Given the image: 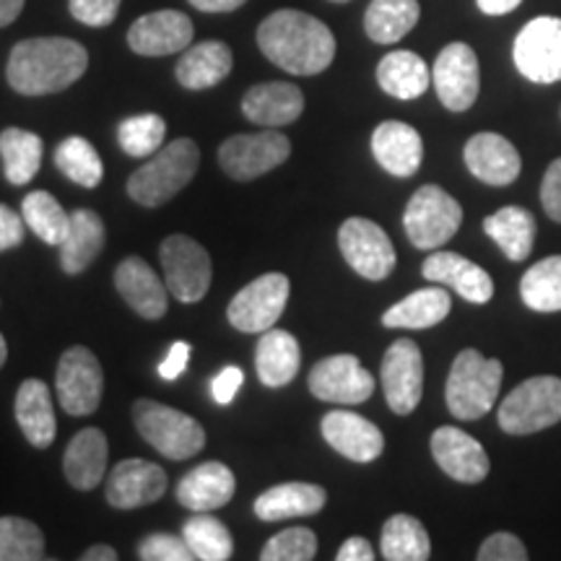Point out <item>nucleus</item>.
I'll return each instance as SVG.
<instances>
[{"label": "nucleus", "mask_w": 561, "mask_h": 561, "mask_svg": "<svg viewBox=\"0 0 561 561\" xmlns=\"http://www.w3.org/2000/svg\"><path fill=\"white\" fill-rule=\"evenodd\" d=\"M257 47L273 66L294 76H318L335 58L331 26L297 9L273 11L257 26Z\"/></svg>", "instance_id": "obj_1"}, {"label": "nucleus", "mask_w": 561, "mask_h": 561, "mask_svg": "<svg viewBox=\"0 0 561 561\" xmlns=\"http://www.w3.org/2000/svg\"><path fill=\"white\" fill-rule=\"evenodd\" d=\"M89 53L68 37L21 39L9 55L5 79L24 96L58 94L87 73Z\"/></svg>", "instance_id": "obj_2"}, {"label": "nucleus", "mask_w": 561, "mask_h": 561, "mask_svg": "<svg viewBox=\"0 0 561 561\" xmlns=\"http://www.w3.org/2000/svg\"><path fill=\"white\" fill-rule=\"evenodd\" d=\"M201 164V149L193 138H178L159 149L140 170L130 174L128 195L140 206L159 208L191 185Z\"/></svg>", "instance_id": "obj_3"}, {"label": "nucleus", "mask_w": 561, "mask_h": 561, "mask_svg": "<svg viewBox=\"0 0 561 561\" xmlns=\"http://www.w3.org/2000/svg\"><path fill=\"white\" fill-rule=\"evenodd\" d=\"M502 377L504 369L500 359H486L481 351L462 348L447 375V409L458 421L483 419L496 405Z\"/></svg>", "instance_id": "obj_4"}, {"label": "nucleus", "mask_w": 561, "mask_h": 561, "mask_svg": "<svg viewBox=\"0 0 561 561\" xmlns=\"http://www.w3.org/2000/svg\"><path fill=\"white\" fill-rule=\"evenodd\" d=\"M133 424L153 450L170 460H191L206 447V432L198 421L149 398L133 403Z\"/></svg>", "instance_id": "obj_5"}, {"label": "nucleus", "mask_w": 561, "mask_h": 561, "mask_svg": "<svg viewBox=\"0 0 561 561\" xmlns=\"http://www.w3.org/2000/svg\"><path fill=\"white\" fill-rule=\"evenodd\" d=\"M496 419L512 437L551 430L561 421V380L553 375L528 377L504 398Z\"/></svg>", "instance_id": "obj_6"}, {"label": "nucleus", "mask_w": 561, "mask_h": 561, "mask_svg": "<svg viewBox=\"0 0 561 561\" xmlns=\"http://www.w3.org/2000/svg\"><path fill=\"white\" fill-rule=\"evenodd\" d=\"M460 224L462 206L439 185H421L403 214L405 234L419 250H439L458 234Z\"/></svg>", "instance_id": "obj_7"}, {"label": "nucleus", "mask_w": 561, "mask_h": 561, "mask_svg": "<svg viewBox=\"0 0 561 561\" xmlns=\"http://www.w3.org/2000/svg\"><path fill=\"white\" fill-rule=\"evenodd\" d=\"M161 268L167 289L182 305H195L206 297L214 278L208 250L187 234H170L161 242Z\"/></svg>", "instance_id": "obj_8"}, {"label": "nucleus", "mask_w": 561, "mask_h": 561, "mask_svg": "<svg viewBox=\"0 0 561 561\" xmlns=\"http://www.w3.org/2000/svg\"><path fill=\"white\" fill-rule=\"evenodd\" d=\"M291 157V144L276 128L261 133H237L227 138L219 149V164L231 180H255L276 170Z\"/></svg>", "instance_id": "obj_9"}, {"label": "nucleus", "mask_w": 561, "mask_h": 561, "mask_svg": "<svg viewBox=\"0 0 561 561\" xmlns=\"http://www.w3.org/2000/svg\"><path fill=\"white\" fill-rule=\"evenodd\" d=\"M339 248L343 261L367 280H385L396 271V248L380 224L364 216H351L339 229Z\"/></svg>", "instance_id": "obj_10"}, {"label": "nucleus", "mask_w": 561, "mask_h": 561, "mask_svg": "<svg viewBox=\"0 0 561 561\" xmlns=\"http://www.w3.org/2000/svg\"><path fill=\"white\" fill-rule=\"evenodd\" d=\"M55 390H58L62 411L70 416H89L100 409L104 375L94 351L87 346H70L58 362Z\"/></svg>", "instance_id": "obj_11"}, {"label": "nucleus", "mask_w": 561, "mask_h": 561, "mask_svg": "<svg viewBox=\"0 0 561 561\" xmlns=\"http://www.w3.org/2000/svg\"><path fill=\"white\" fill-rule=\"evenodd\" d=\"M512 60L533 83L561 81V19L538 16L517 32Z\"/></svg>", "instance_id": "obj_12"}, {"label": "nucleus", "mask_w": 561, "mask_h": 561, "mask_svg": "<svg viewBox=\"0 0 561 561\" xmlns=\"http://www.w3.org/2000/svg\"><path fill=\"white\" fill-rule=\"evenodd\" d=\"M289 301V278L284 273H265L250 280L229 301L227 318L242 333H265L276 325Z\"/></svg>", "instance_id": "obj_13"}, {"label": "nucleus", "mask_w": 561, "mask_h": 561, "mask_svg": "<svg viewBox=\"0 0 561 561\" xmlns=\"http://www.w3.org/2000/svg\"><path fill=\"white\" fill-rule=\"evenodd\" d=\"M380 380L385 401L398 416H409L419 409L424 396V356L409 339H398L385 351Z\"/></svg>", "instance_id": "obj_14"}, {"label": "nucleus", "mask_w": 561, "mask_h": 561, "mask_svg": "<svg viewBox=\"0 0 561 561\" xmlns=\"http://www.w3.org/2000/svg\"><path fill=\"white\" fill-rule=\"evenodd\" d=\"M432 83L439 102L450 112L471 110L481 91V68L473 47L453 42L437 55L432 68Z\"/></svg>", "instance_id": "obj_15"}, {"label": "nucleus", "mask_w": 561, "mask_h": 561, "mask_svg": "<svg viewBox=\"0 0 561 561\" xmlns=\"http://www.w3.org/2000/svg\"><path fill=\"white\" fill-rule=\"evenodd\" d=\"M310 390L325 403L356 405L371 398L375 377L354 354H335L314 364L310 371Z\"/></svg>", "instance_id": "obj_16"}, {"label": "nucleus", "mask_w": 561, "mask_h": 561, "mask_svg": "<svg viewBox=\"0 0 561 561\" xmlns=\"http://www.w3.org/2000/svg\"><path fill=\"white\" fill-rule=\"evenodd\" d=\"M195 26L187 13L182 11H153L133 21L128 30V45L144 58H164V55L182 53L191 47Z\"/></svg>", "instance_id": "obj_17"}, {"label": "nucleus", "mask_w": 561, "mask_h": 561, "mask_svg": "<svg viewBox=\"0 0 561 561\" xmlns=\"http://www.w3.org/2000/svg\"><path fill=\"white\" fill-rule=\"evenodd\" d=\"M432 455L437 466L458 483H481L491 471L483 445L458 426H439L432 434Z\"/></svg>", "instance_id": "obj_18"}, {"label": "nucleus", "mask_w": 561, "mask_h": 561, "mask_svg": "<svg viewBox=\"0 0 561 561\" xmlns=\"http://www.w3.org/2000/svg\"><path fill=\"white\" fill-rule=\"evenodd\" d=\"M462 159L476 180L494 187L512 185L523 172L520 151L500 133H476L462 149Z\"/></svg>", "instance_id": "obj_19"}, {"label": "nucleus", "mask_w": 561, "mask_h": 561, "mask_svg": "<svg viewBox=\"0 0 561 561\" xmlns=\"http://www.w3.org/2000/svg\"><path fill=\"white\" fill-rule=\"evenodd\" d=\"M167 491V473L157 462L128 458L112 468L107 479V502L115 510H138L159 502Z\"/></svg>", "instance_id": "obj_20"}, {"label": "nucleus", "mask_w": 561, "mask_h": 561, "mask_svg": "<svg viewBox=\"0 0 561 561\" xmlns=\"http://www.w3.org/2000/svg\"><path fill=\"white\" fill-rule=\"evenodd\" d=\"M421 276L432 284L447 286L471 305H486L494 297V280L489 273L458 252L434 250L421 265Z\"/></svg>", "instance_id": "obj_21"}, {"label": "nucleus", "mask_w": 561, "mask_h": 561, "mask_svg": "<svg viewBox=\"0 0 561 561\" xmlns=\"http://www.w3.org/2000/svg\"><path fill=\"white\" fill-rule=\"evenodd\" d=\"M322 437L335 453L351 462H371L385 450L382 432L354 411H331L322 416Z\"/></svg>", "instance_id": "obj_22"}, {"label": "nucleus", "mask_w": 561, "mask_h": 561, "mask_svg": "<svg viewBox=\"0 0 561 561\" xmlns=\"http://www.w3.org/2000/svg\"><path fill=\"white\" fill-rule=\"evenodd\" d=\"M115 289L128 301V307L144 320H159L170 307L167 280H159L157 271L144 257H125L115 271Z\"/></svg>", "instance_id": "obj_23"}, {"label": "nucleus", "mask_w": 561, "mask_h": 561, "mask_svg": "<svg viewBox=\"0 0 561 561\" xmlns=\"http://www.w3.org/2000/svg\"><path fill=\"white\" fill-rule=\"evenodd\" d=\"M371 157L392 178H413L424 161V140L413 125L385 121L371 133Z\"/></svg>", "instance_id": "obj_24"}, {"label": "nucleus", "mask_w": 561, "mask_h": 561, "mask_svg": "<svg viewBox=\"0 0 561 561\" xmlns=\"http://www.w3.org/2000/svg\"><path fill=\"white\" fill-rule=\"evenodd\" d=\"M242 112L250 123L263 125V128H284V125L299 121V115L305 112V94L294 83H257L244 94Z\"/></svg>", "instance_id": "obj_25"}, {"label": "nucleus", "mask_w": 561, "mask_h": 561, "mask_svg": "<svg viewBox=\"0 0 561 561\" xmlns=\"http://www.w3.org/2000/svg\"><path fill=\"white\" fill-rule=\"evenodd\" d=\"M237 491V479L231 473V468L224 462H201L198 468H193L178 486V502L185 510L193 512H210L219 510L224 504L231 502Z\"/></svg>", "instance_id": "obj_26"}, {"label": "nucleus", "mask_w": 561, "mask_h": 561, "mask_svg": "<svg viewBox=\"0 0 561 561\" xmlns=\"http://www.w3.org/2000/svg\"><path fill=\"white\" fill-rule=\"evenodd\" d=\"M110 445L102 430H81L68 442L66 455H62V471L73 489L91 491L100 486L107 471Z\"/></svg>", "instance_id": "obj_27"}, {"label": "nucleus", "mask_w": 561, "mask_h": 561, "mask_svg": "<svg viewBox=\"0 0 561 561\" xmlns=\"http://www.w3.org/2000/svg\"><path fill=\"white\" fill-rule=\"evenodd\" d=\"M325 489L318 486V483L289 481L263 491L255 500V515L265 523H278L289 520V517L318 515L325 507Z\"/></svg>", "instance_id": "obj_28"}, {"label": "nucleus", "mask_w": 561, "mask_h": 561, "mask_svg": "<svg viewBox=\"0 0 561 561\" xmlns=\"http://www.w3.org/2000/svg\"><path fill=\"white\" fill-rule=\"evenodd\" d=\"M13 409H16V421L26 442L37 450H47L55 442V434H58L50 388L42 380H24L16 392Z\"/></svg>", "instance_id": "obj_29"}, {"label": "nucleus", "mask_w": 561, "mask_h": 561, "mask_svg": "<svg viewBox=\"0 0 561 561\" xmlns=\"http://www.w3.org/2000/svg\"><path fill=\"white\" fill-rule=\"evenodd\" d=\"M234 66V55H231L229 45L219 39L201 42V45L187 47L178 62V81L182 89L187 91H203L214 89L231 73Z\"/></svg>", "instance_id": "obj_30"}, {"label": "nucleus", "mask_w": 561, "mask_h": 561, "mask_svg": "<svg viewBox=\"0 0 561 561\" xmlns=\"http://www.w3.org/2000/svg\"><path fill=\"white\" fill-rule=\"evenodd\" d=\"M299 364L301 348L289 331L271 328V331L261 333V341H257L255 348V371L257 380L265 388H284V385H289L299 375Z\"/></svg>", "instance_id": "obj_31"}, {"label": "nucleus", "mask_w": 561, "mask_h": 561, "mask_svg": "<svg viewBox=\"0 0 561 561\" xmlns=\"http://www.w3.org/2000/svg\"><path fill=\"white\" fill-rule=\"evenodd\" d=\"M104 240H107V231H104V221L96 210H73V214H70L68 237L60 244L62 271H66L68 276L87 271L89 265L96 261V255L104 250Z\"/></svg>", "instance_id": "obj_32"}, {"label": "nucleus", "mask_w": 561, "mask_h": 561, "mask_svg": "<svg viewBox=\"0 0 561 561\" xmlns=\"http://www.w3.org/2000/svg\"><path fill=\"white\" fill-rule=\"evenodd\" d=\"M453 310V299L445 286L432 284L419 289L409 297L396 301L388 312L382 314L385 328H405V331H426V328L439 325Z\"/></svg>", "instance_id": "obj_33"}, {"label": "nucleus", "mask_w": 561, "mask_h": 561, "mask_svg": "<svg viewBox=\"0 0 561 561\" xmlns=\"http://www.w3.org/2000/svg\"><path fill=\"white\" fill-rule=\"evenodd\" d=\"M483 231L507 261L520 263L530 255L536 242V216L523 206H504L483 219Z\"/></svg>", "instance_id": "obj_34"}, {"label": "nucleus", "mask_w": 561, "mask_h": 561, "mask_svg": "<svg viewBox=\"0 0 561 561\" xmlns=\"http://www.w3.org/2000/svg\"><path fill=\"white\" fill-rule=\"evenodd\" d=\"M377 83L396 100H419L432 83V70L421 55L411 50H392L377 66Z\"/></svg>", "instance_id": "obj_35"}, {"label": "nucleus", "mask_w": 561, "mask_h": 561, "mask_svg": "<svg viewBox=\"0 0 561 561\" xmlns=\"http://www.w3.org/2000/svg\"><path fill=\"white\" fill-rule=\"evenodd\" d=\"M419 0H371L364 13V32L377 45H396L419 24Z\"/></svg>", "instance_id": "obj_36"}, {"label": "nucleus", "mask_w": 561, "mask_h": 561, "mask_svg": "<svg viewBox=\"0 0 561 561\" xmlns=\"http://www.w3.org/2000/svg\"><path fill=\"white\" fill-rule=\"evenodd\" d=\"M380 551L388 561H426L432 557L430 533L413 515H392L382 525Z\"/></svg>", "instance_id": "obj_37"}, {"label": "nucleus", "mask_w": 561, "mask_h": 561, "mask_svg": "<svg viewBox=\"0 0 561 561\" xmlns=\"http://www.w3.org/2000/svg\"><path fill=\"white\" fill-rule=\"evenodd\" d=\"M0 159L11 185H26L42 167V138L32 130L5 128L0 133Z\"/></svg>", "instance_id": "obj_38"}, {"label": "nucleus", "mask_w": 561, "mask_h": 561, "mask_svg": "<svg viewBox=\"0 0 561 561\" xmlns=\"http://www.w3.org/2000/svg\"><path fill=\"white\" fill-rule=\"evenodd\" d=\"M523 305L533 312H561V255H549L525 271Z\"/></svg>", "instance_id": "obj_39"}, {"label": "nucleus", "mask_w": 561, "mask_h": 561, "mask_svg": "<svg viewBox=\"0 0 561 561\" xmlns=\"http://www.w3.org/2000/svg\"><path fill=\"white\" fill-rule=\"evenodd\" d=\"M55 167L66 174L70 182L94 191L102 185L104 167L100 153L83 136H68L62 138L55 149Z\"/></svg>", "instance_id": "obj_40"}, {"label": "nucleus", "mask_w": 561, "mask_h": 561, "mask_svg": "<svg viewBox=\"0 0 561 561\" xmlns=\"http://www.w3.org/2000/svg\"><path fill=\"white\" fill-rule=\"evenodd\" d=\"M182 538L191 546L193 557L201 561H227L234 553V538L229 528L208 512H195L182 525Z\"/></svg>", "instance_id": "obj_41"}, {"label": "nucleus", "mask_w": 561, "mask_h": 561, "mask_svg": "<svg viewBox=\"0 0 561 561\" xmlns=\"http://www.w3.org/2000/svg\"><path fill=\"white\" fill-rule=\"evenodd\" d=\"M21 216L26 227L39 237L45 244H62L70 229V214L53 198L47 191H34L21 203Z\"/></svg>", "instance_id": "obj_42"}, {"label": "nucleus", "mask_w": 561, "mask_h": 561, "mask_svg": "<svg viewBox=\"0 0 561 561\" xmlns=\"http://www.w3.org/2000/svg\"><path fill=\"white\" fill-rule=\"evenodd\" d=\"M45 559V536L24 517H0V561Z\"/></svg>", "instance_id": "obj_43"}, {"label": "nucleus", "mask_w": 561, "mask_h": 561, "mask_svg": "<svg viewBox=\"0 0 561 561\" xmlns=\"http://www.w3.org/2000/svg\"><path fill=\"white\" fill-rule=\"evenodd\" d=\"M167 136V123L161 121L153 112H144V115L125 117L117 125V144L128 157H153L161 149Z\"/></svg>", "instance_id": "obj_44"}, {"label": "nucleus", "mask_w": 561, "mask_h": 561, "mask_svg": "<svg viewBox=\"0 0 561 561\" xmlns=\"http://www.w3.org/2000/svg\"><path fill=\"white\" fill-rule=\"evenodd\" d=\"M318 557V536L310 528H286L263 546V561H310Z\"/></svg>", "instance_id": "obj_45"}, {"label": "nucleus", "mask_w": 561, "mask_h": 561, "mask_svg": "<svg viewBox=\"0 0 561 561\" xmlns=\"http://www.w3.org/2000/svg\"><path fill=\"white\" fill-rule=\"evenodd\" d=\"M138 557L144 561H193L191 546L172 533H151L138 543Z\"/></svg>", "instance_id": "obj_46"}, {"label": "nucleus", "mask_w": 561, "mask_h": 561, "mask_svg": "<svg viewBox=\"0 0 561 561\" xmlns=\"http://www.w3.org/2000/svg\"><path fill=\"white\" fill-rule=\"evenodd\" d=\"M121 3L123 0H68V9L76 21L102 30L117 19Z\"/></svg>", "instance_id": "obj_47"}, {"label": "nucleus", "mask_w": 561, "mask_h": 561, "mask_svg": "<svg viewBox=\"0 0 561 561\" xmlns=\"http://www.w3.org/2000/svg\"><path fill=\"white\" fill-rule=\"evenodd\" d=\"M528 559V549L515 533H494L479 549V561H525Z\"/></svg>", "instance_id": "obj_48"}, {"label": "nucleus", "mask_w": 561, "mask_h": 561, "mask_svg": "<svg viewBox=\"0 0 561 561\" xmlns=\"http://www.w3.org/2000/svg\"><path fill=\"white\" fill-rule=\"evenodd\" d=\"M541 206L551 221L561 224V157L553 159L543 174Z\"/></svg>", "instance_id": "obj_49"}, {"label": "nucleus", "mask_w": 561, "mask_h": 561, "mask_svg": "<svg viewBox=\"0 0 561 561\" xmlns=\"http://www.w3.org/2000/svg\"><path fill=\"white\" fill-rule=\"evenodd\" d=\"M244 385V371L240 367H224L219 375L214 377V382H210V396H214V401L219 405H229L234 403L237 392L242 390Z\"/></svg>", "instance_id": "obj_50"}, {"label": "nucleus", "mask_w": 561, "mask_h": 561, "mask_svg": "<svg viewBox=\"0 0 561 561\" xmlns=\"http://www.w3.org/2000/svg\"><path fill=\"white\" fill-rule=\"evenodd\" d=\"M191 354H193L191 343H187V341H174L172 346H170V351H167V356L159 364V377H161V380H167V382L180 380V377L185 375L187 364H191Z\"/></svg>", "instance_id": "obj_51"}, {"label": "nucleus", "mask_w": 561, "mask_h": 561, "mask_svg": "<svg viewBox=\"0 0 561 561\" xmlns=\"http://www.w3.org/2000/svg\"><path fill=\"white\" fill-rule=\"evenodd\" d=\"M24 216H19L16 210L0 203V252L19 248L24 242Z\"/></svg>", "instance_id": "obj_52"}, {"label": "nucleus", "mask_w": 561, "mask_h": 561, "mask_svg": "<svg viewBox=\"0 0 561 561\" xmlns=\"http://www.w3.org/2000/svg\"><path fill=\"white\" fill-rule=\"evenodd\" d=\"M375 557L377 553L371 549V543L362 536L348 538V541L339 549V553H335V559L339 561H375Z\"/></svg>", "instance_id": "obj_53"}, {"label": "nucleus", "mask_w": 561, "mask_h": 561, "mask_svg": "<svg viewBox=\"0 0 561 561\" xmlns=\"http://www.w3.org/2000/svg\"><path fill=\"white\" fill-rule=\"evenodd\" d=\"M187 3L195 5L198 11H206V13H231V11L242 9L248 0H187Z\"/></svg>", "instance_id": "obj_54"}, {"label": "nucleus", "mask_w": 561, "mask_h": 561, "mask_svg": "<svg viewBox=\"0 0 561 561\" xmlns=\"http://www.w3.org/2000/svg\"><path fill=\"white\" fill-rule=\"evenodd\" d=\"M476 3L486 16H504V13L515 11L523 0H476Z\"/></svg>", "instance_id": "obj_55"}, {"label": "nucleus", "mask_w": 561, "mask_h": 561, "mask_svg": "<svg viewBox=\"0 0 561 561\" xmlns=\"http://www.w3.org/2000/svg\"><path fill=\"white\" fill-rule=\"evenodd\" d=\"M24 3H26V0H0V30L13 24V21L21 16V11H24Z\"/></svg>", "instance_id": "obj_56"}, {"label": "nucleus", "mask_w": 561, "mask_h": 561, "mask_svg": "<svg viewBox=\"0 0 561 561\" xmlns=\"http://www.w3.org/2000/svg\"><path fill=\"white\" fill-rule=\"evenodd\" d=\"M81 559L83 561H117V551L107 543H100V546H91Z\"/></svg>", "instance_id": "obj_57"}, {"label": "nucleus", "mask_w": 561, "mask_h": 561, "mask_svg": "<svg viewBox=\"0 0 561 561\" xmlns=\"http://www.w3.org/2000/svg\"><path fill=\"white\" fill-rule=\"evenodd\" d=\"M5 359H9V343H5V339H3V333H0V369H3V364H5Z\"/></svg>", "instance_id": "obj_58"}, {"label": "nucleus", "mask_w": 561, "mask_h": 561, "mask_svg": "<svg viewBox=\"0 0 561 561\" xmlns=\"http://www.w3.org/2000/svg\"><path fill=\"white\" fill-rule=\"evenodd\" d=\"M331 3H348V0H331Z\"/></svg>", "instance_id": "obj_59"}]
</instances>
